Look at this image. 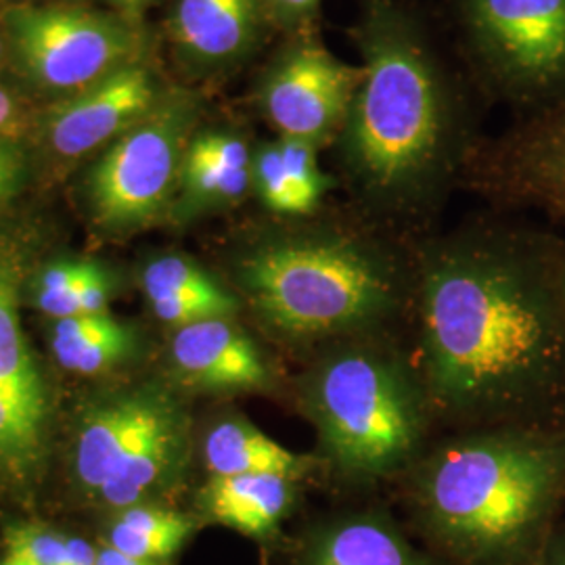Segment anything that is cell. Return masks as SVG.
I'll return each instance as SVG.
<instances>
[{"label": "cell", "instance_id": "obj_1", "mask_svg": "<svg viewBox=\"0 0 565 565\" xmlns=\"http://www.w3.org/2000/svg\"><path fill=\"white\" fill-rule=\"evenodd\" d=\"M415 366L436 422L565 424V245L484 231L431 247L415 273Z\"/></svg>", "mask_w": 565, "mask_h": 565}, {"label": "cell", "instance_id": "obj_2", "mask_svg": "<svg viewBox=\"0 0 565 565\" xmlns=\"http://www.w3.org/2000/svg\"><path fill=\"white\" fill-rule=\"evenodd\" d=\"M406 503L452 565H530L565 501V424L463 429L406 473Z\"/></svg>", "mask_w": 565, "mask_h": 565}, {"label": "cell", "instance_id": "obj_3", "mask_svg": "<svg viewBox=\"0 0 565 565\" xmlns=\"http://www.w3.org/2000/svg\"><path fill=\"white\" fill-rule=\"evenodd\" d=\"M235 275L242 306L302 361L335 343L390 335L415 300V275L394 254L323 224L254 243Z\"/></svg>", "mask_w": 565, "mask_h": 565}, {"label": "cell", "instance_id": "obj_4", "mask_svg": "<svg viewBox=\"0 0 565 565\" xmlns=\"http://www.w3.org/2000/svg\"><path fill=\"white\" fill-rule=\"evenodd\" d=\"M317 436V459L335 482L371 488L404 476L429 448L436 422L415 361L390 335L329 345L294 382Z\"/></svg>", "mask_w": 565, "mask_h": 565}, {"label": "cell", "instance_id": "obj_5", "mask_svg": "<svg viewBox=\"0 0 565 565\" xmlns=\"http://www.w3.org/2000/svg\"><path fill=\"white\" fill-rule=\"evenodd\" d=\"M361 46L363 78L342 126L343 163L369 202L406 207L445 172L443 84L419 39L387 9L369 18Z\"/></svg>", "mask_w": 565, "mask_h": 565}, {"label": "cell", "instance_id": "obj_6", "mask_svg": "<svg viewBox=\"0 0 565 565\" xmlns=\"http://www.w3.org/2000/svg\"><path fill=\"white\" fill-rule=\"evenodd\" d=\"M195 121V102L174 95L111 142L95 166L88 193L95 221L137 228L162 216L179 191L182 160Z\"/></svg>", "mask_w": 565, "mask_h": 565}, {"label": "cell", "instance_id": "obj_7", "mask_svg": "<svg viewBox=\"0 0 565 565\" xmlns=\"http://www.w3.org/2000/svg\"><path fill=\"white\" fill-rule=\"evenodd\" d=\"M4 25L23 72L49 90L78 93L137 53L130 28L78 7H13Z\"/></svg>", "mask_w": 565, "mask_h": 565}, {"label": "cell", "instance_id": "obj_8", "mask_svg": "<svg viewBox=\"0 0 565 565\" xmlns=\"http://www.w3.org/2000/svg\"><path fill=\"white\" fill-rule=\"evenodd\" d=\"M469 23L497 81L522 99L565 97V0H469Z\"/></svg>", "mask_w": 565, "mask_h": 565}, {"label": "cell", "instance_id": "obj_9", "mask_svg": "<svg viewBox=\"0 0 565 565\" xmlns=\"http://www.w3.org/2000/svg\"><path fill=\"white\" fill-rule=\"evenodd\" d=\"M363 67L335 60L321 46L300 44L264 82V111L285 139L319 145L342 128Z\"/></svg>", "mask_w": 565, "mask_h": 565}, {"label": "cell", "instance_id": "obj_10", "mask_svg": "<svg viewBox=\"0 0 565 565\" xmlns=\"http://www.w3.org/2000/svg\"><path fill=\"white\" fill-rule=\"evenodd\" d=\"M168 356L172 375L184 390L270 394L281 385L275 361L235 317L174 329Z\"/></svg>", "mask_w": 565, "mask_h": 565}, {"label": "cell", "instance_id": "obj_11", "mask_svg": "<svg viewBox=\"0 0 565 565\" xmlns=\"http://www.w3.org/2000/svg\"><path fill=\"white\" fill-rule=\"evenodd\" d=\"M158 103L151 74L130 63L57 103L44 118V137L60 158H82L118 141Z\"/></svg>", "mask_w": 565, "mask_h": 565}, {"label": "cell", "instance_id": "obj_12", "mask_svg": "<svg viewBox=\"0 0 565 565\" xmlns=\"http://www.w3.org/2000/svg\"><path fill=\"white\" fill-rule=\"evenodd\" d=\"M191 455V419L174 394L121 459L97 499L111 509L158 503L184 476Z\"/></svg>", "mask_w": 565, "mask_h": 565}, {"label": "cell", "instance_id": "obj_13", "mask_svg": "<svg viewBox=\"0 0 565 565\" xmlns=\"http://www.w3.org/2000/svg\"><path fill=\"white\" fill-rule=\"evenodd\" d=\"M291 565H446L382 511H343L310 525Z\"/></svg>", "mask_w": 565, "mask_h": 565}, {"label": "cell", "instance_id": "obj_14", "mask_svg": "<svg viewBox=\"0 0 565 565\" xmlns=\"http://www.w3.org/2000/svg\"><path fill=\"white\" fill-rule=\"evenodd\" d=\"M492 186L507 200L565 216V97L501 149Z\"/></svg>", "mask_w": 565, "mask_h": 565}, {"label": "cell", "instance_id": "obj_15", "mask_svg": "<svg viewBox=\"0 0 565 565\" xmlns=\"http://www.w3.org/2000/svg\"><path fill=\"white\" fill-rule=\"evenodd\" d=\"M172 396L174 392L163 385L147 384L90 411L82 422L74 450V471L84 492L97 499L121 459Z\"/></svg>", "mask_w": 565, "mask_h": 565}, {"label": "cell", "instance_id": "obj_16", "mask_svg": "<svg viewBox=\"0 0 565 565\" xmlns=\"http://www.w3.org/2000/svg\"><path fill=\"white\" fill-rule=\"evenodd\" d=\"M302 482L275 473L207 478L200 494V520L224 525L243 536L270 543L294 513Z\"/></svg>", "mask_w": 565, "mask_h": 565}, {"label": "cell", "instance_id": "obj_17", "mask_svg": "<svg viewBox=\"0 0 565 565\" xmlns=\"http://www.w3.org/2000/svg\"><path fill=\"white\" fill-rule=\"evenodd\" d=\"M141 287L156 319L172 331L210 319H231L242 310L237 294L182 254L153 258L142 268Z\"/></svg>", "mask_w": 565, "mask_h": 565}, {"label": "cell", "instance_id": "obj_18", "mask_svg": "<svg viewBox=\"0 0 565 565\" xmlns=\"http://www.w3.org/2000/svg\"><path fill=\"white\" fill-rule=\"evenodd\" d=\"M252 156L233 132H203L189 141L182 160L181 210L195 214L239 202L252 182Z\"/></svg>", "mask_w": 565, "mask_h": 565}, {"label": "cell", "instance_id": "obj_19", "mask_svg": "<svg viewBox=\"0 0 565 565\" xmlns=\"http://www.w3.org/2000/svg\"><path fill=\"white\" fill-rule=\"evenodd\" d=\"M202 455L210 478L275 473L303 482L315 471L323 469L317 457L279 445L260 427L237 415L221 419L207 429Z\"/></svg>", "mask_w": 565, "mask_h": 565}, {"label": "cell", "instance_id": "obj_20", "mask_svg": "<svg viewBox=\"0 0 565 565\" xmlns=\"http://www.w3.org/2000/svg\"><path fill=\"white\" fill-rule=\"evenodd\" d=\"M258 32V0H177L172 34L189 60L221 65L242 57Z\"/></svg>", "mask_w": 565, "mask_h": 565}, {"label": "cell", "instance_id": "obj_21", "mask_svg": "<svg viewBox=\"0 0 565 565\" xmlns=\"http://www.w3.org/2000/svg\"><path fill=\"white\" fill-rule=\"evenodd\" d=\"M0 392L32 424L44 427V384L21 331L15 264L4 256H0Z\"/></svg>", "mask_w": 565, "mask_h": 565}, {"label": "cell", "instance_id": "obj_22", "mask_svg": "<svg viewBox=\"0 0 565 565\" xmlns=\"http://www.w3.org/2000/svg\"><path fill=\"white\" fill-rule=\"evenodd\" d=\"M202 520L158 503L118 509L107 525L105 545L118 548L124 555L166 564L186 545Z\"/></svg>", "mask_w": 565, "mask_h": 565}, {"label": "cell", "instance_id": "obj_23", "mask_svg": "<svg viewBox=\"0 0 565 565\" xmlns=\"http://www.w3.org/2000/svg\"><path fill=\"white\" fill-rule=\"evenodd\" d=\"M42 429L0 392V473L13 482L32 476L41 459Z\"/></svg>", "mask_w": 565, "mask_h": 565}, {"label": "cell", "instance_id": "obj_24", "mask_svg": "<svg viewBox=\"0 0 565 565\" xmlns=\"http://www.w3.org/2000/svg\"><path fill=\"white\" fill-rule=\"evenodd\" d=\"M252 182L264 205L281 216H308L282 163L279 142L264 145L252 162Z\"/></svg>", "mask_w": 565, "mask_h": 565}, {"label": "cell", "instance_id": "obj_25", "mask_svg": "<svg viewBox=\"0 0 565 565\" xmlns=\"http://www.w3.org/2000/svg\"><path fill=\"white\" fill-rule=\"evenodd\" d=\"M109 279L99 264L90 263L78 281L60 294H36V306L51 319L107 312Z\"/></svg>", "mask_w": 565, "mask_h": 565}, {"label": "cell", "instance_id": "obj_26", "mask_svg": "<svg viewBox=\"0 0 565 565\" xmlns=\"http://www.w3.org/2000/svg\"><path fill=\"white\" fill-rule=\"evenodd\" d=\"M7 555L25 565H72L70 536L41 524L11 525L4 532Z\"/></svg>", "mask_w": 565, "mask_h": 565}, {"label": "cell", "instance_id": "obj_27", "mask_svg": "<svg viewBox=\"0 0 565 565\" xmlns=\"http://www.w3.org/2000/svg\"><path fill=\"white\" fill-rule=\"evenodd\" d=\"M277 142L289 179L302 200L303 210L306 214H312L323 200L324 191L329 189V181L317 163V145L285 137Z\"/></svg>", "mask_w": 565, "mask_h": 565}, {"label": "cell", "instance_id": "obj_28", "mask_svg": "<svg viewBox=\"0 0 565 565\" xmlns=\"http://www.w3.org/2000/svg\"><path fill=\"white\" fill-rule=\"evenodd\" d=\"M137 342H139L137 331L126 324L118 333L99 340V342L88 343L81 350L67 352L57 361L63 369H67L72 373L97 375V373L111 369L114 364L128 361L137 352Z\"/></svg>", "mask_w": 565, "mask_h": 565}, {"label": "cell", "instance_id": "obj_29", "mask_svg": "<svg viewBox=\"0 0 565 565\" xmlns=\"http://www.w3.org/2000/svg\"><path fill=\"white\" fill-rule=\"evenodd\" d=\"M126 324L114 319L107 312L99 315H84V317H70L60 319L53 327V352L60 359L67 352H74L88 343L99 342L114 333L121 331Z\"/></svg>", "mask_w": 565, "mask_h": 565}, {"label": "cell", "instance_id": "obj_30", "mask_svg": "<svg viewBox=\"0 0 565 565\" xmlns=\"http://www.w3.org/2000/svg\"><path fill=\"white\" fill-rule=\"evenodd\" d=\"M25 172V158L13 139H0V203L18 193Z\"/></svg>", "mask_w": 565, "mask_h": 565}, {"label": "cell", "instance_id": "obj_31", "mask_svg": "<svg viewBox=\"0 0 565 565\" xmlns=\"http://www.w3.org/2000/svg\"><path fill=\"white\" fill-rule=\"evenodd\" d=\"M23 114L18 99L0 88V139H13L21 130Z\"/></svg>", "mask_w": 565, "mask_h": 565}, {"label": "cell", "instance_id": "obj_32", "mask_svg": "<svg viewBox=\"0 0 565 565\" xmlns=\"http://www.w3.org/2000/svg\"><path fill=\"white\" fill-rule=\"evenodd\" d=\"M530 565H565V525H557L539 557Z\"/></svg>", "mask_w": 565, "mask_h": 565}, {"label": "cell", "instance_id": "obj_33", "mask_svg": "<svg viewBox=\"0 0 565 565\" xmlns=\"http://www.w3.org/2000/svg\"><path fill=\"white\" fill-rule=\"evenodd\" d=\"M97 565H166L158 564V562H145V559H137V557H130V555H124L118 548L114 546L105 545L103 543L97 548Z\"/></svg>", "mask_w": 565, "mask_h": 565}, {"label": "cell", "instance_id": "obj_34", "mask_svg": "<svg viewBox=\"0 0 565 565\" xmlns=\"http://www.w3.org/2000/svg\"><path fill=\"white\" fill-rule=\"evenodd\" d=\"M285 15H303L317 7L319 0H270Z\"/></svg>", "mask_w": 565, "mask_h": 565}, {"label": "cell", "instance_id": "obj_35", "mask_svg": "<svg viewBox=\"0 0 565 565\" xmlns=\"http://www.w3.org/2000/svg\"><path fill=\"white\" fill-rule=\"evenodd\" d=\"M0 565H25L20 559H15V557H11V555H4V559L0 562Z\"/></svg>", "mask_w": 565, "mask_h": 565}, {"label": "cell", "instance_id": "obj_36", "mask_svg": "<svg viewBox=\"0 0 565 565\" xmlns=\"http://www.w3.org/2000/svg\"><path fill=\"white\" fill-rule=\"evenodd\" d=\"M114 2H120V4H137L141 0H114Z\"/></svg>", "mask_w": 565, "mask_h": 565}, {"label": "cell", "instance_id": "obj_37", "mask_svg": "<svg viewBox=\"0 0 565 565\" xmlns=\"http://www.w3.org/2000/svg\"><path fill=\"white\" fill-rule=\"evenodd\" d=\"M0 57H2V42H0Z\"/></svg>", "mask_w": 565, "mask_h": 565}]
</instances>
